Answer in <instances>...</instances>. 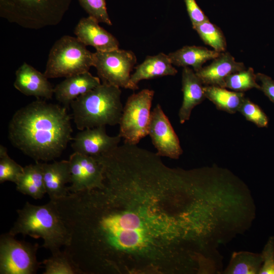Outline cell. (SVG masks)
Instances as JSON below:
<instances>
[{
    "label": "cell",
    "instance_id": "6da1fadb",
    "mask_svg": "<svg viewBox=\"0 0 274 274\" xmlns=\"http://www.w3.org/2000/svg\"><path fill=\"white\" fill-rule=\"evenodd\" d=\"M71 120L65 107L37 98L14 114L8 138L36 162H46L59 157L72 140Z\"/></svg>",
    "mask_w": 274,
    "mask_h": 274
},
{
    "label": "cell",
    "instance_id": "7a4b0ae2",
    "mask_svg": "<svg viewBox=\"0 0 274 274\" xmlns=\"http://www.w3.org/2000/svg\"><path fill=\"white\" fill-rule=\"evenodd\" d=\"M18 217L9 233L21 234L33 238H42V247L52 254L61 251V247L70 244L71 235L60 216L56 202L50 201L37 206L27 201L17 210Z\"/></svg>",
    "mask_w": 274,
    "mask_h": 274
},
{
    "label": "cell",
    "instance_id": "3957f363",
    "mask_svg": "<svg viewBox=\"0 0 274 274\" xmlns=\"http://www.w3.org/2000/svg\"><path fill=\"white\" fill-rule=\"evenodd\" d=\"M120 88L101 83L74 99L70 106L80 130L119 124L123 110Z\"/></svg>",
    "mask_w": 274,
    "mask_h": 274
},
{
    "label": "cell",
    "instance_id": "277c9868",
    "mask_svg": "<svg viewBox=\"0 0 274 274\" xmlns=\"http://www.w3.org/2000/svg\"><path fill=\"white\" fill-rule=\"evenodd\" d=\"M72 0H0V15L28 28L55 25L61 20Z\"/></svg>",
    "mask_w": 274,
    "mask_h": 274
},
{
    "label": "cell",
    "instance_id": "5b68a950",
    "mask_svg": "<svg viewBox=\"0 0 274 274\" xmlns=\"http://www.w3.org/2000/svg\"><path fill=\"white\" fill-rule=\"evenodd\" d=\"M77 38L64 36L51 49L44 75L47 78H67L89 71L93 53Z\"/></svg>",
    "mask_w": 274,
    "mask_h": 274
},
{
    "label": "cell",
    "instance_id": "8992f818",
    "mask_svg": "<svg viewBox=\"0 0 274 274\" xmlns=\"http://www.w3.org/2000/svg\"><path fill=\"white\" fill-rule=\"evenodd\" d=\"M154 91L144 89L128 97L119 123V135L124 143L136 145L149 135L151 108Z\"/></svg>",
    "mask_w": 274,
    "mask_h": 274
},
{
    "label": "cell",
    "instance_id": "52a82bcc",
    "mask_svg": "<svg viewBox=\"0 0 274 274\" xmlns=\"http://www.w3.org/2000/svg\"><path fill=\"white\" fill-rule=\"evenodd\" d=\"M9 232L0 237V273L34 274L40 267L39 245L16 239Z\"/></svg>",
    "mask_w": 274,
    "mask_h": 274
},
{
    "label": "cell",
    "instance_id": "ba28073f",
    "mask_svg": "<svg viewBox=\"0 0 274 274\" xmlns=\"http://www.w3.org/2000/svg\"><path fill=\"white\" fill-rule=\"evenodd\" d=\"M136 62L134 53L119 48L93 53V66L102 83L132 90L130 73Z\"/></svg>",
    "mask_w": 274,
    "mask_h": 274
},
{
    "label": "cell",
    "instance_id": "9c48e42d",
    "mask_svg": "<svg viewBox=\"0 0 274 274\" xmlns=\"http://www.w3.org/2000/svg\"><path fill=\"white\" fill-rule=\"evenodd\" d=\"M68 160L71 185L68 189L70 192L104 188L102 166L95 157L74 152Z\"/></svg>",
    "mask_w": 274,
    "mask_h": 274
},
{
    "label": "cell",
    "instance_id": "30bf717a",
    "mask_svg": "<svg viewBox=\"0 0 274 274\" xmlns=\"http://www.w3.org/2000/svg\"><path fill=\"white\" fill-rule=\"evenodd\" d=\"M149 135L159 156L178 159L183 153L178 136L159 104L151 111Z\"/></svg>",
    "mask_w": 274,
    "mask_h": 274
},
{
    "label": "cell",
    "instance_id": "8fae6325",
    "mask_svg": "<svg viewBox=\"0 0 274 274\" xmlns=\"http://www.w3.org/2000/svg\"><path fill=\"white\" fill-rule=\"evenodd\" d=\"M121 138L107 134L106 126L86 128L80 130L73 138L72 147L75 152L98 156L117 147Z\"/></svg>",
    "mask_w": 274,
    "mask_h": 274
},
{
    "label": "cell",
    "instance_id": "7c38bea8",
    "mask_svg": "<svg viewBox=\"0 0 274 274\" xmlns=\"http://www.w3.org/2000/svg\"><path fill=\"white\" fill-rule=\"evenodd\" d=\"M98 23L91 16L82 18L74 30L76 38L85 46L94 48L96 51L106 52L118 49L119 42L117 39Z\"/></svg>",
    "mask_w": 274,
    "mask_h": 274
},
{
    "label": "cell",
    "instance_id": "4fadbf2b",
    "mask_svg": "<svg viewBox=\"0 0 274 274\" xmlns=\"http://www.w3.org/2000/svg\"><path fill=\"white\" fill-rule=\"evenodd\" d=\"M14 87L26 96L52 98L54 88L44 74L24 62L16 71Z\"/></svg>",
    "mask_w": 274,
    "mask_h": 274
},
{
    "label": "cell",
    "instance_id": "5bb4252c",
    "mask_svg": "<svg viewBox=\"0 0 274 274\" xmlns=\"http://www.w3.org/2000/svg\"><path fill=\"white\" fill-rule=\"evenodd\" d=\"M246 69L244 63L235 61L229 52L225 51L196 74L204 85L224 88L225 80L228 76Z\"/></svg>",
    "mask_w": 274,
    "mask_h": 274
},
{
    "label": "cell",
    "instance_id": "9a60e30c",
    "mask_svg": "<svg viewBox=\"0 0 274 274\" xmlns=\"http://www.w3.org/2000/svg\"><path fill=\"white\" fill-rule=\"evenodd\" d=\"M100 80L88 72L67 78L54 88L57 101L67 109L78 97L100 85Z\"/></svg>",
    "mask_w": 274,
    "mask_h": 274
},
{
    "label": "cell",
    "instance_id": "2e32d148",
    "mask_svg": "<svg viewBox=\"0 0 274 274\" xmlns=\"http://www.w3.org/2000/svg\"><path fill=\"white\" fill-rule=\"evenodd\" d=\"M44 182L46 193L52 201L66 196L70 192L65 185L71 182L69 160L42 163Z\"/></svg>",
    "mask_w": 274,
    "mask_h": 274
},
{
    "label": "cell",
    "instance_id": "e0dca14e",
    "mask_svg": "<svg viewBox=\"0 0 274 274\" xmlns=\"http://www.w3.org/2000/svg\"><path fill=\"white\" fill-rule=\"evenodd\" d=\"M203 84L193 70L183 67L182 73V90L183 99L178 116L181 124L188 121L192 110L206 98Z\"/></svg>",
    "mask_w": 274,
    "mask_h": 274
},
{
    "label": "cell",
    "instance_id": "ac0fdd59",
    "mask_svg": "<svg viewBox=\"0 0 274 274\" xmlns=\"http://www.w3.org/2000/svg\"><path fill=\"white\" fill-rule=\"evenodd\" d=\"M135 69V72L131 75L130 77V83L133 90L139 89L138 84L142 80L174 76L178 73L168 55L163 53L147 56L144 61L136 66Z\"/></svg>",
    "mask_w": 274,
    "mask_h": 274
},
{
    "label": "cell",
    "instance_id": "d6986e66",
    "mask_svg": "<svg viewBox=\"0 0 274 274\" xmlns=\"http://www.w3.org/2000/svg\"><path fill=\"white\" fill-rule=\"evenodd\" d=\"M221 53L202 46H185L169 53L168 56L173 65L183 67L191 66L196 73L207 61L213 60Z\"/></svg>",
    "mask_w": 274,
    "mask_h": 274
},
{
    "label": "cell",
    "instance_id": "ffe728a7",
    "mask_svg": "<svg viewBox=\"0 0 274 274\" xmlns=\"http://www.w3.org/2000/svg\"><path fill=\"white\" fill-rule=\"evenodd\" d=\"M16 185L18 192L35 199H41L46 193L42 162H36L35 164L24 166Z\"/></svg>",
    "mask_w": 274,
    "mask_h": 274
},
{
    "label": "cell",
    "instance_id": "44dd1931",
    "mask_svg": "<svg viewBox=\"0 0 274 274\" xmlns=\"http://www.w3.org/2000/svg\"><path fill=\"white\" fill-rule=\"evenodd\" d=\"M203 89L206 98L211 101L217 109L230 114L238 112L245 98L244 92L229 91L221 87L204 85Z\"/></svg>",
    "mask_w": 274,
    "mask_h": 274
},
{
    "label": "cell",
    "instance_id": "7402d4cb",
    "mask_svg": "<svg viewBox=\"0 0 274 274\" xmlns=\"http://www.w3.org/2000/svg\"><path fill=\"white\" fill-rule=\"evenodd\" d=\"M262 263L261 254L247 252H234L225 273L233 274L258 273Z\"/></svg>",
    "mask_w": 274,
    "mask_h": 274
},
{
    "label": "cell",
    "instance_id": "603a6c76",
    "mask_svg": "<svg viewBox=\"0 0 274 274\" xmlns=\"http://www.w3.org/2000/svg\"><path fill=\"white\" fill-rule=\"evenodd\" d=\"M44 274H83L73 260L70 254L65 250L54 254L45 259Z\"/></svg>",
    "mask_w": 274,
    "mask_h": 274
},
{
    "label": "cell",
    "instance_id": "cb8c5ba5",
    "mask_svg": "<svg viewBox=\"0 0 274 274\" xmlns=\"http://www.w3.org/2000/svg\"><path fill=\"white\" fill-rule=\"evenodd\" d=\"M206 45L212 47L218 52H224L226 48V41L221 29L209 20L192 26Z\"/></svg>",
    "mask_w": 274,
    "mask_h": 274
},
{
    "label": "cell",
    "instance_id": "d4e9b609",
    "mask_svg": "<svg viewBox=\"0 0 274 274\" xmlns=\"http://www.w3.org/2000/svg\"><path fill=\"white\" fill-rule=\"evenodd\" d=\"M224 88L244 92L252 88L260 90V85L257 82L253 68L249 67L228 76L225 80Z\"/></svg>",
    "mask_w": 274,
    "mask_h": 274
},
{
    "label": "cell",
    "instance_id": "484cf974",
    "mask_svg": "<svg viewBox=\"0 0 274 274\" xmlns=\"http://www.w3.org/2000/svg\"><path fill=\"white\" fill-rule=\"evenodd\" d=\"M23 167L8 155L7 149L0 146V183L10 181L16 183Z\"/></svg>",
    "mask_w": 274,
    "mask_h": 274
},
{
    "label": "cell",
    "instance_id": "4316f807",
    "mask_svg": "<svg viewBox=\"0 0 274 274\" xmlns=\"http://www.w3.org/2000/svg\"><path fill=\"white\" fill-rule=\"evenodd\" d=\"M238 112L245 118L254 123L259 127H266L268 124V118L265 113L257 104L251 101L248 98H244Z\"/></svg>",
    "mask_w": 274,
    "mask_h": 274
},
{
    "label": "cell",
    "instance_id": "83f0119b",
    "mask_svg": "<svg viewBox=\"0 0 274 274\" xmlns=\"http://www.w3.org/2000/svg\"><path fill=\"white\" fill-rule=\"evenodd\" d=\"M82 8L99 23L112 25V23L107 12L105 0H78Z\"/></svg>",
    "mask_w": 274,
    "mask_h": 274
},
{
    "label": "cell",
    "instance_id": "f1b7e54d",
    "mask_svg": "<svg viewBox=\"0 0 274 274\" xmlns=\"http://www.w3.org/2000/svg\"><path fill=\"white\" fill-rule=\"evenodd\" d=\"M262 263L258 273L274 274V237L271 236L261 254Z\"/></svg>",
    "mask_w": 274,
    "mask_h": 274
},
{
    "label": "cell",
    "instance_id": "f546056e",
    "mask_svg": "<svg viewBox=\"0 0 274 274\" xmlns=\"http://www.w3.org/2000/svg\"><path fill=\"white\" fill-rule=\"evenodd\" d=\"M184 1L192 26L209 20L195 0H184Z\"/></svg>",
    "mask_w": 274,
    "mask_h": 274
},
{
    "label": "cell",
    "instance_id": "4dcf8cb0",
    "mask_svg": "<svg viewBox=\"0 0 274 274\" xmlns=\"http://www.w3.org/2000/svg\"><path fill=\"white\" fill-rule=\"evenodd\" d=\"M256 78L260 82V90L274 104V80L260 73L256 74Z\"/></svg>",
    "mask_w": 274,
    "mask_h": 274
}]
</instances>
